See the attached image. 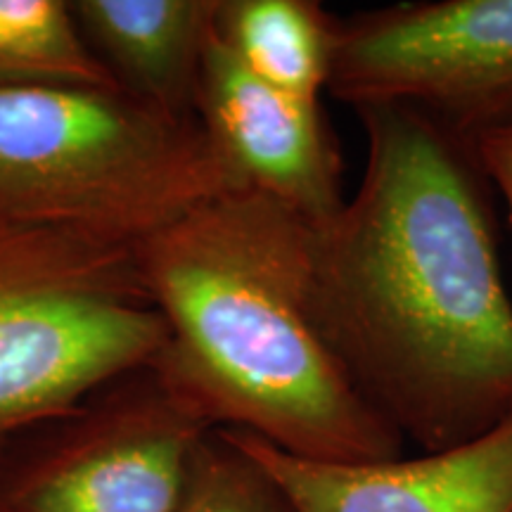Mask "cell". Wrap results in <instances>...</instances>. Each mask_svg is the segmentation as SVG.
<instances>
[{"mask_svg":"<svg viewBox=\"0 0 512 512\" xmlns=\"http://www.w3.org/2000/svg\"><path fill=\"white\" fill-rule=\"evenodd\" d=\"M363 181L313 238V318L356 392L425 453L512 418V299L470 140L358 107Z\"/></svg>","mask_w":512,"mask_h":512,"instance_id":"cell-1","label":"cell"},{"mask_svg":"<svg viewBox=\"0 0 512 512\" xmlns=\"http://www.w3.org/2000/svg\"><path fill=\"white\" fill-rule=\"evenodd\" d=\"M316 226L233 188L138 245L166 325L157 368L211 430L294 458L382 463L403 437L356 392L313 318Z\"/></svg>","mask_w":512,"mask_h":512,"instance_id":"cell-2","label":"cell"},{"mask_svg":"<svg viewBox=\"0 0 512 512\" xmlns=\"http://www.w3.org/2000/svg\"><path fill=\"white\" fill-rule=\"evenodd\" d=\"M238 188L197 117L121 88H0V209L143 245Z\"/></svg>","mask_w":512,"mask_h":512,"instance_id":"cell-3","label":"cell"},{"mask_svg":"<svg viewBox=\"0 0 512 512\" xmlns=\"http://www.w3.org/2000/svg\"><path fill=\"white\" fill-rule=\"evenodd\" d=\"M164 344L138 247L0 209V451Z\"/></svg>","mask_w":512,"mask_h":512,"instance_id":"cell-4","label":"cell"},{"mask_svg":"<svg viewBox=\"0 0 512 512\" xmlns=\"http://www.w3.org/2000/svg\"><path fill=\"white\" fill-rule=\"evenodd\" d=\"M207 432L145 363L0 451V512H174Z\"/></svg>","mask_w":512,"mask_h":512,"instance_id":"cell-5","label":"cell"},{"mask_svg":"<svg viewBox=\"0 0 512 512\" xmlns=\"http://www.w3.org/2000/svg\"><path fill=\"white\" fill-rule=\"evenodd\" d=\"M328 91L463 138L512 124V0H418L337 17Z\"/></svg>","mask_w":512,"mask_h":512,"instance_id":"cell-6","label":"cell"},{"mask_svg":"<svg viewBox=\"0 0 512 512\" xmlns=\"http://www.w3.org/2000/svg\"><path fill=\"white\" fill-rule=\"evenodd\" d=\"M195 114L238 188L271 197L316 228L344 207L342 155L320 100L297 98L256 79L214 29Z\"/></svg>","mask_w":512,"mask_h":512,"instance_id":"cell-7","label":"cell"},{"mask_svg":"<svg viewBox=\"0 0 512 512\" xmlns=\"http://www.w3.org/2000/svg\"><path fill=\"white\" fill-rule=\"evenodd\" d=\"M221 432L297 512H512V418L446 451L351 465L294 458L249 432Z\"/></svg>","mask_w":512,"mask_h":512,"instance_id":"cell-8","label":"cell"},{"mask_svg":"<svg viewBox=\"0 0 512 512\" xmlns=\"http://www.w3.org/2000/svg\"><path fill=\"white\" fill-rule=\"evenodd\" d=\"M69 5L86 46L121 91L178 117H197L216 0H74Z\"/></svg>","mask_w":512,"mask_h":512,"instance_id":"cell-9","label":"cell"},{"mask_svg":"<svg viewBox=\"0 0 512 512\" xmlns=\"http://www.w3.org/2000/svg\"><path fill=\"white\" fill-rule=\"evenodd\" d=\"M214 36L256 79L304 100L328 91L337 17L313 0H216Z\"/></svg>","mask_w":512,"mask_h":512,"instance_id":"cell-10","label":"cell"},{"mask_svg":"<svg viewBox=\"0 0 512 512\" xmlns=\"http://www.w3.org/2000/svg\"><path fill=\"white\" fill-rule=\"evenodd\" d=\"M69 83L119 88L64 0H0V88Z\"/></svg>","mask_w":512,"mask_h":512,"instance_id":"cell-11","label":"cell"},{"mask_svg":"<svg viewBox=\"0 0 512 512\" xmlns=\"http://www.w3.org/2000/svg\"><path fill=\"white\" fill-rule=\"evenodd\" d=\"M174 512H297V508L247 451L221 430H211L195 446Z\"/></svg>","mask_w":512,"mask_h":512,"instance_id":"cell-12","label":"cell"},{"mask_svg":"<svg viewBox=\"0 0 512 512\" xmlns=\"http://www.w3.org/2000/svg\"><path fill=\"white\" fill-rule=\"evenodd\" d=\"M470 145L486 181L503 197L512 226V124L479 133L470 138Z\"/></svg>","mask_w":512,"mask_h":512,"instance_id":"cell-13","label":"cell"}]
</instances>
